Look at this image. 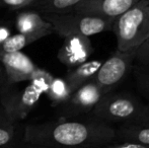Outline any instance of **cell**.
Instances as JSON below:
<instances>
[{
  "label": "cell",
  "instance_id": "obj_1",
  "mask_svg": "<svg viewBox=\"0 0 149 148\" xmlns=\"http://www.w3.org/2000/svg\"><path fill=\"white\" fill-rule=\"evenodd\" d=\"M26 143L46 148H104L116 143V127L91 117L28 125Z\"/></svg>",
  "mask_w": 149,
  "mask_h": 148
},
{
  "label": "cell",
  "instance_id": "obj_2",
  "mask_svg": "<svg viewBox=\"0 0 149 148\" xmlns=\"http://www.w3.org/2000/svg\"><path fill=\"white\" fill-rule=\"evenodd\" d=\"M146 104L130 92L106 93L88 115L109 125H122L145 121ZM116 127V126H115Z\"/></svg>",
  "mask_w": 149,
  "mask_h": 148
},
{
  "label": "cell",
  "instance_id": "obj_3",
  "mask_svg": "<svg viewBox=\"0 0 149 148\" xmlns=\"http://www.w3.org/2000/svg\"><path fill=\"white\" fill-rule=\"evenodd\" d=\"M112 31L117 39V50L132 51L149 36V3L140 0L116 18Z\"/></svg>",
  "mask_w": 149,
  "mask_h": 148
},
{
  "label": "cell",
  "instance_id": "obj_4",
  "mask_svg": "<svg viewBox=\"0 0 149 148\" xmlns=\"http://www.w3.org/2000/svg\"><path fill=\"white\" fill-rule=\"evenodd\" d=\"M43 18L52 24L55 33L65 38L73 35L90 37L102 32L111 31L114 19L92 14L77 13H41Z\"/></svg>",
  "mask_w": 149,
  "mask_h": 148
},
{
  "label": "cell",
  "instance_id": "obj_5",
  "mask_svg": "<svg viewBox=\"0 0 149 148\" xmlns=\"http://www.w3.org/2000/svg\"><path fill=\"white\" fill-rule=\"evenodd\" d=\"M133 64L134 50H116L106 61L102 62L91 81L100 87L104 94L114 91L132 71Z\"/></svg>",
  "mask_w": 149,
  "mask_h": 148
},
{
  "label": "cell",
  "instance_id": "obj_6",
  "mask_svg": "<svg viewBox=\"0 0 149 148\" xmlns=\"http://www.w3.org/2000/svg\"><path fill=\"white\" fill-rule=\"evenodd\" d=\"M102 95L104 93L100 87L93 81H89L75 90L64 104L58 107L59 113L63 119L86 117L94 109Z\"/></svg>",
  "mask_w": 149,
  "mask_h": 148
},
{
  "label": "cell",
  "instance_id": "obj_7",
  "mask_svg": "<svg viewBox=\"0 0 149 148\" xmlns=\"http://www.w3.org/2000/svg\"><path fill=\"white\" fill-rule=\"evenodd\" d=\"M42 93L33 85L30 84L22 91L14 88L11 92L0 99L2 111L13 123L26 119L38 104Z\"/></svg>",
  "mask_w": 149,
  "mask_h": 148
},
{
  "label": "cell",
  "instance_id": "obj_8",
  "mask_svg": "<svg viewBox=\"0 0 149 148\" xmlns=\"http://www.w3.org/2000/svg\"><path fill=\"white\" fill-rule=\"evenodd\" d=\"M93 50L88 37L69 36L64 39V43L58 52V60L70 69L88 61Z\"/></svg>",
  "mask_w": 149,
  "mask_h": 148
},
{
  "label": "cell",
  "instance_id": "obj_9",
  "mask_svg": "<svg viewBox=\"0 0 149 148\" xmlns=\"http://www.w3.org/2000/svg\"><path fill=\"white\" fill-rule=\"evenodd\" d=\"M0 63L3 65L8 81L11 84L31 81L39 68L26 54L20 51L13 53L0 52Z\"/></svg>",
  "mask_w": 149,
  "mask_h": 148
},
{
  "label": "cell",
  "instance_id": "obj_10",
  "mask_svg": "<svg viewBox=\"0 0 149 148\" xmlns=\"http://www.w3.org/2000/svg\"><path fill=\"white\" fill-rule=\"evenodd\" d=\"M139 1L140 0H83L73 11L115 20Z\"/></svg>",
  "mask_w": 149,
  "mask_h": 148
},
{
  "label": "cell",
  "instance_id": "obj_11",
  "mask_svg": "<svg viewBox=\"0 0 149 148\" xmlns=\"http://www.w3.org/2000/svg\"><path fill=\"white\" fill-rule=\"evenodd\" d=\"M116 143H134L149 147V122H133L116 126Z\"/></svg>",
  "mask_w": 149,
  "mask_h": 148
},
{
  "label": "cell",
  "instance_id": "obj_12",
  "mask_svg": "<svg viewBox=\"0 0 149 148\" xmlns=\"http://www.w3.org/2000/svg\"><path fill=\"white\" fill-rule=\"evenodd\" d=\"M15 26L20 34H37L46 37L55 33L50 22L44 19L40 13L33 11H24L18 14L15 20Z\"/></svg>",
  "mask_w": 149,
  "mask_h": 148
},
{
  "label": "cell",
  "instance_id": "obj_13",
  "mask_svg": "<svg viewBox=\"0 0 149 148\" xmlns=\"http://www.w3.org/2000/svg\"><path fill=\"white\" fill-rule=\"evenodd\" d=\"M102 63V62L100 60H91V61L88 60L76 67L68 69L65 76V80L68 83L71 91L74 92L85 83L91 81L92 77L96 73Z\"/></svg>",
  "mask_w": 149,
  "mask_h": 148
},
{
  "label": "cell",
  "instance_id": "obj_14",
  "mask_svg": "<svg viewBox=\"0 0 149 148\" xmlns=\"http://www.w3.org/2000/svg\"><path fill=\"white\" fill-rule=\"evenodd\" d=\"M83 0H37L31 7L41 13H66L74 8Z\"/></svg>",
  "mask_w": 149,
  "mask_h": 148
},
{
  "label": "cell",
  "instance_id": "obj_15",
  "mask_svg": "<svg viewBox=\"0 0 149 148\" xmlns=\"http://www.w3.org/2000/svg\"><path fill=\"white\" fill-rule=\"evenodd\" d=\"M70 87H69L68 83L66 82L65 78H56L52 80L51 84H50L48 90L46 91L45 94L48 97V99L52 101L53 106L55 107H59L60 105L64 104L69 97L72 94Z\"/></svg>",
  "mask_w": 149,
  "mask_h": 148
},
{
  "label": "cell",
  "instance_id": "obj_16",
  "mask_svg": "<svg viewBox=\"0 0 149 148\" xmlns=\"http://www.w3.org/2000/svg\"><path fill=\"white\" fill-rule=\"evenodd\" d=\"M42 38H44L42 35H28L18 33L14 36H10L0 45V52H3V53L19 52L26 46L30 45V44L42 39Z\"/></svg>",
  "mask_w": 149,
  "mask_h": 148
},
{
  "label": "cell",
  "instance_id": "obj_17",
  "mask_svg": "<svg viewBox=\"0 0 149 148\" xmlns=\"http://www.w3.org/2000/svg\"><path fill=\"white\" fill-rule=\"evenodd\" d=\"M131 72L137 90L144 99L149 101V64H133Z\"/></svg>",
  "mask_w": 149,
  "mask_h": 148
},
{
  "label": "cell",
  "instance_id": "obj_18",
  "mask_svg": "<svg viewBox=\"0 0 149 148\" xmlns=\"http://www.w3.org/2000/svg\"><path fill=\"white\" fill-rule=\"evenodd\" d=\"M14 131V123L7 118L2 109H0V148L11 142Z\"/></svg>",
  "mask_w": 149,
  "mask_h": 148
},
{
  "label": "cell",
  "instance_id": "obj_19",
  "mask_svg": "<svg viewBox=\"0 0 149 148\" xmlns=\"http://www.w3.org/2000/svg\"><path fill=\"white\" fill-rule=\"evenodd\" d=\"M53 79L54 76L52 74H50L46 70L38 68L37 72L31 79V84L33 85L41 93H46Z\"/></svg>",
  "mask_w": 149,
  "mask_h": 148
},
{
  "label": "cell",
  "instance_id": "obj_20",
  "mask_svg": "<svg viewBox=\"0 0 149 148\" xmlns=\"http://www.w3.org/2000/svg\"><path fill=\"white\" fill-rule=\"evenodd\" d=\"M134 61L140 64H149V36L134 49Z\"/></svg>",
  "mask_w": 149,
  "mask_h": 148
},
{
  "label": "cell",
  "instance_id": "obj_21",
  "mask_svg": "<svg viewBox=\"0 0 149 148\" xmlns=\"http://www.w3.org/2000/svg\"><path fill=\"white\" fill-rule=\"evenodd\" d=\"M14 85L15 84L9 83L3 65L0 63V99L13 90V89L15 88Z\"/></svg>",
  "mask_w": 149,
  "mask_h": 148
},
{
  "label": "cell",
  "instance_id": "obj_22",
  "mask_svg": "<svg viewBox=\"0 0 149 148\" xmlns=\"http://www.w3.org/2000/svg\"><path fill=\"white\" fill-rule=\"evenodd\" d=\"M3 5L7 6L12 9H18V8L31 7L37 0H0Z\"/></svg>",
  "mask_w": 149,
  "mask_h": 148
},
{
  "label": "cell",
  "instance_id": "obj_23",
  "mask_svg": "<svg viewBox=\"0 0 149 148\" xmlns=\"http://www.w3.org/2000/svg\"><path fill=\"white\" fill-rule=\"evenodd\" d=\"M104 148H149L146 146H142L139 144H134V143H114L112 145Z\"/></svg>",
  "mask_w": 149,
  "mask_h": 148
},
{
  "label": "cell",
  "instance_id": "obj_24",
  "mask_svg": "<svg viewBox=\"0 0 149 148\" xmlns=\"http://www.w3.org/2000/svg\"><path fill=\"white\" fill-rule=\"evenodd\" d=\"M10 37V31L5 26H0V45Z\"/></svg>",
  "mask_w": 149,
  "mask_h": 148
},
{
  "label": "cell",
  "instance_id": "obj_25",
  "mask_svg": "<svg viewBox=\"0 0 149 148\" xmlns=\"http://www.w3.org/2000/svg\"><path fill=\"white\" fill-rule=\"evenodd\" d=\"M144 122H149V104H146V111H145V121Z\"/></svg>",
  "mask_w": 149,
  "mask_h": 148
},
{
  "label": "cell",
  "instance_id": "obj_26",
  "mask_svg": "<svg viewBox=\"0 0 149 148\" xmlns=\"http://www.w3.org/2000/svg\"><path fill=\"white\" fill-rule=\"evenodd\" d=\"M24 148H46V147H42V146H35V145H31L30 147H24Z\"/></svg>",
  "mask_w": 149,
  "mask_h": 148
},
{
  "label": "cell",
  "instance_id": "obj_27",
  "mask_svg": "<svg viewBox=\"0 0 149 148\" xmlns=\"http://www.w3.org/2000/svg\"><path fill=\"white\" fill-rule=\"evenodd\" d=\"M146 1H147V2H148V3H149V0H146Z\"/></svg>",
  "mask_w": 149,
  "mask_h": 148
}]
</instances>
